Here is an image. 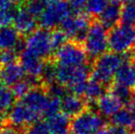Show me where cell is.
Here are the masks:
<instances>
[{
	"label": "cell",
	"instance_id": "cell-1",
	"mask_svg": "<svg viewBox=\"0 0 135 134\" xmlns=\"http://www.w3.org/2000/svg\"><path fill=\"white\" fill-rule=\"evenodd\" d=\"M92 67H61L56 65V83L62 85L72 94L83 96L88 81L90 80Z\"/></svg>",
	"mask_w": 135,
	"mask_h": 134
},
{
	"label": "cell",
	"instance_id": "cell-2",
	"mask_svg": "<svg viewBox=\"0 0 135 134\" xmlns=\"http://www.w3.org/2000/svg\"><path fill=\"white\" fill-rule=\"evenodd\" d=\"M126 60V54L121 55L114 52H105L94 60L91 77L96 79L105 87L112 86L116 72Z\"/></svg>",
	"mask_w": 135,
	"mask_h": 134
},
{
	"label": "cell",
	"instance_id": "cell-3",
	"mask_svg": "<svg viewBox=\"0 0 135 134\" xmlns=\"http://www.w3.org/2000/svg\"><path fill=\"white\" fill-rule=\"evenodd\" d=\"M98 20L92 22L83 46L91 60H96L105 54L109 49V32Z\"/></svg>",
	"mask_w": 135,
	"mask_h": 134
},
{
	"label": "cell",
	"instance_id": "cell-4",
	"mask_svg": "<svg viewBox=\"0 0 135 134\" xmlns=\"http://www.w3.org/2000/svg\"><path fill=\"white\" fill-rule=\"evenodd\" d=\"M57 66L80 67L89 64V56L82 44L68 41L57 50L52 57Z\"/></svg>",
	"mask_w": 135,
	"mask_h": 134
},
{
	"label": "cell",
	"instance_id": "cell-5",
	"mask_svg": "<svg viewBox=\"0 0 135 134\" xmlns=\"http://www.w3.org/2000/svg\"><path fill=\"white\" fill-rule=\"evenodd\" d=\"M135 27L118 24L109 31V49L112 52L125 55L134 52Z\"/></svg>",
	"mask_w": 135,
	"mask_h": 134
},
{
	"label": "cell",
	"instance_id": "cell-6",
	"mask_svg": "<svg viewBox=\"0 0 135 134\" xmlns=\"http://www.w3.org/2000/svg\"><path fill=\"white\" fill-rule=\"evenodd\" d=\"M45 9L38 17V22L46 30H54L70 16V6L65 0H45Z\"/></svg>",
	"mask_w": 135,
	"mask_h": 134
},
{
	"label": "cell",
	"instance_id": "cell-7",
	"mask_svg": "<svg viewBox=\"0 0 135 134\" xmlns=\"http://www.w3.org/2000/svg\"><path fill=\"white\" fill-rule=\"evenodd\" d=\"M105 126L103 116L92 108H88L82 113L71 119V134H97Z\"/></svg>",
	"mask_w": 135,
	"mask_h": 134
},
{
	"label": "cell",
	"instance_id": "cell-8",
	"mask_svg": "<svg viewBox=\"0 0 135 134\" xmlns=\"http://www.w3.org/2000/svg\"><path fill=\"white\" fill-rule=\"evenodd\" d=\"M41 119V116L31 109L22 100L16 103L7 113V117L4 119V124H7L16 129L25 131L34 123Z\"/></svg>",
	"mask_w": 135,
	"mask_h": 134
},
{
	"label": "cell",
	"instance_id": "cell-9",
	"mask_svg": "<svg viewBox=\"0 0 135 134\" xmlns=\"http://www.w3.org/2000/svg\"><path fill=\"white\" fill-rule=\"evenodd\" d=\"M51 31L45 28L37 29L25 40V49L33 52L42 59L47 60L53 57V47L51 44Z\"/></svg>",
	"mask_w": 135,
	"mask_h": 134
},
{
	"label": "cell",
	"instance_id": "cell-10",
	"mask_svg": "<svg viewBox=\"0 0 135 134\" xmlns=\"http://www.w3.org/2000/svg\"><path fill=\"white\" fill-rule=\"evenodd\" d=\"M91 24L92 22L89 16L77 13L65 19L60 25V29L63 31L70 41L83 45Z\"/></svg>",
	"mask_w": 135,
	"mask_h": 134
},
{
	"label": "cell",
	"instance_id": "cell-11",
	"mask_svg": "<svg viewBox=\"0 0 135 134\" xmlns=\"http://www.w3.org/2000/svg\"><path fill=\"white\" fill-rule=\"evenodd\" d=\"M19 62L25 73L29 76V78L41 81V74L45 64V59L38 57L27 49H24L22 52H20Z\"/></svg>",
	"mask_w": 135,
	"mask_h": 134
},
{
	"label": "cell",
	"instance_id": "cell-12",
	"mask_svg": "<svg viewBox=\"0 0 135 134\" xmlns=\"http://www.w3.org/2000/svg\"><path fill=\"white\" fill-rule=\"evenodd\" d=\"M49 97L47 90L44 85H38L31 90L26 97L22 99V102L26 104L31 109L37 112L38 116H44L49 104Z\"/></svg>",
	"mask_w": 135,
	"mask_h": 134
},
{
	"label": "cell",
	"instance_id": "cell-13",
	"mask_svg": "<svg viewBox=\"0 0 135 134\" xmlns=\"http://www.w3.org/2000/svg\"><path fill=\"white\" fill-rule=\"evenodd\" d=\"M132 55L133 52L126 54V60L116 72L113 84L135 90V65L132 62Z\"/></svg>",
	"mask_w": 135,
	"mask_h": 134
},
{
	"label": "cell",
	"instance_id": "cell-14",
	"mask_svg": "<svg viewBox=\"0 0 135 134\" xmlns=\"http://www.w3.org/2000/svg\"><path fill=\"white\" fill-rule=\"evenodd\" d=\"M13 25L21 36L28 37L37 30V17H35L25 7L20 8L17 10Z\"/></svg>",
	"mask_w": 135,
	"mask_h": 134
},
{
	"label": "cell",
	"instance_id": "cell-15",
	"mask_svg": "<svg viewBox=\"0 0 135 134\" xmlns=\"http://www.w3.org/2000/svg\"><path fill=\"white\" fill-rule=\"evenodd\" d=\"M95 104L97 112L105 117H112L113 114L119 112L123 106L122 102L112 92H105Z\"/></svg>",
	"mask_w": 135,
	"mask_h": 134
},
{
	"label": "cell",
	"instance_id": "cell-16",
	"mask_svg": "<svg viewBox=\"0 0 135 134\" xmlns=\"http://www.w3.org/2000/svg\"><path fill=\"white\" fill-rule=\"evenodd\" d=\"M88 108V102L82 96L67 94L61 100V111L69 117H74Z\"/></svg>",
	"mask_w": 135,
	"mask_h": 134
},
{
	"label": "cell",
	"instance_id": "cell-17",
	"mask_svg": "<svg viewBox=\"0 0 135 134\" xmlns=\"http://www.w3.org/2000/svg\"><path fill=\"white\" fill-rule=\"evenodd\" d=\"M121 8L122 6L120 2L116 0H109V5L98 18V21L107 29H113L120 22Z\"/></svg>",
	"mask_w": 135,
	"mask_h": 134
},
{
	"label": "cell",
	"instance_id": "cell-18",
	"mask_svg": "<svg viewBox=\"0 0 135 134\" xmlns=\"http://www.w3.org/2000/svg\"><path fill=\"white\" fill-rule=\"evenodd\" d=\"M20 35L14 27L0 28V50L2 49H16L22 52L25 47H22Z\"/></svg>",
	"mask_w": 135,
	"mask_h": 134
},
{
	"label": "cell",
	"instance_id": "cell-19",
	"mask_svg": "<svg viewBox=\"0 0 135 134\" xmlns=\"http://www.w3.org/2000/svg\"><path fill=\"white\" fill-rule=\"evenodd\" d=\"M25 71L19 62L0 67V83L10 87L22 81L25 76Z\"/></svg>",
	"mask_w": 135,
	"mask_h": 134
},
{
	"label": "cell",
	"instance_id": "cell-20",
	"mask_svg": "<svg viewBox=\"0 0 135 134\" xmlns=\"http://www.w3.org/2000/svg\"><path fill=\"white\" fill-rule=\"evenodd\" d=\"M47 125L51 134H68L70 133L71 119L63 112H58L57 114L50 116L46 120Z\"/></svg>",
	"mask_w": 135,
	"mask_h": 134
},
{
	"label": "cell",
	"instance_id": "cell-21",
	"mask_svg": "<svg viewBox=\"0 0 135 134\" xmlns=\"http://www.w3.org/2000/svg\"><path fill=\"white\" fill-rule=\"evenodd\" d=\"M105 93V86L91 77L88 81L82 97L89 103H96Z\"/></svg>",
	"mask_w": 135,
	"mask_h": 134
},
{
	"label": "cell",
	"instance_id": "cell-22",
	"mask_svg": "<svg viewBox=\"0 0 135 134\" xmlns=\"http://www.w3.org/2000/svg\"><path fill=\"white\" fill-rule=\"evenodd\" d=\"M15 97L9 87L0 83V118L5 116V113L10 111L14 106Z\"/></svg>",
	"mask_w": 135,
	"mask_h": 134
},
{
	"label": "cell",
	"instance_id": "cell-23",
	"mask_svg": "<svg viewBox=\"0 0 135 134\" xmlns=\"http://www.w3.org/2000/svg\"><path fill=\"white\" fill-rule=\"evenodd\" d=\"M112 124L122 128H130L133 124V117L129 108H121L119 112L110 117Z\"/></svg>",
	"mask_w": 135,
	"mask_h": 134
},
{
	"label": "cell",
	"instance_id": "cell-24",
	"mask_svg": "<svg viewBox=\"0 0 135 134\" xmlns=\"http://www.w3.org/2000/svg\"><path fill=\"white\" fill-rule=\"evenodd\" d=\"M109 0H89L85 7L86 14L89 17H100L107 6L109 5Z\"/></svg>",
	"mask_w": 135,
	"mask_h": 134
},
{
	"label": "cell",
	"instance_id": "cell-25",
	"mask_svg": "<svg viewBox=\"0 0 135 134\" xmlns=\"http://www.w3.org/2000/svg\"><path fill=\"white\" fill-rule=\"evenodd\" d=\"M110 92L113 95H115L116 97L122 102L123 104H129L135 96V90L129 89V88H126V87H123V86L116 85V84L112 85V91Z\"/></svg>",
	"mask_w": 135,
	"mask_h": 134
},
{
	"label": "cell",
	"instance_id": "cell-26",
	"mask_svg": "<svg viewBox=\"0 0 135 134\" xmlns=\"http://www.w3.org/2000/svg\"><path fill=\"white\" fill-rule=\"evenodd\" d=\"M122 25L133 26L135 25V6L131 2L124 3L121 8V15H120V23Z\"/></svg>",
	"mask_w": 135,
	"mask_h": 134
},
{
	"label": "cell",
	"instance_id": "cell-27",
	"mask_svg": "<svg viewBox=\"0 0 135 134\" xmlns=\"http://www.w3.org/2000/svg\"><path fill=\"white\" fill-rule=\"evenodd\" d=\"M18 51L16 49H2L0 50V67L18 62Z\"/></svg>",
	"mask_w": 135,
	"mask_h": 134
},
{
	"label": "cell",
	"instance_id": "cell-28",
	"mask_svg": "<svg viewBox=\"0 0 135 134\" xmlns=\"http://www.w3.org/2000/svg\"><path fill=\"white\" fill-rule=\"evenodd\" d=\"M51 44H52L53 50L56 52L60 47H62L66 42H67L68 37L67 36L63 33V31L61 29H54L51 30Z\"/></svg>",
	"mask_w": 135,
	"mask_h": 134
},
{
	"label": "cell",
	"instance_id": "cell-29",
	"mask_svg": "<svg viewBox=\"0 0 135 134\" xmlns=\"http://www.w3.org/2000/svg\"><path fill=\"white\" fill-rule=\"evenodd\" d=\"M25 8L35 17L38 18L45 9V0H28Z\"/></svg>",
	"mask_w": 135,
	"mask_h": 134
},
{
	"label": "cell",
	"instance_id": "cell-30",
	"mask_svg": "<svg viewBox=\"0 0 135 134\" xmlns=\"http://www.w3.org/2000/svg\"><path fill=\"white\" fill-rule=\"evenodd\" d=\"M60 109H61V99L50 97L49 104L46 107V109H45L44 116H45L46 118H49L50 116H55L58 112H60Z\"/></svg>",
	"mask_w": 135,
	"mask_h": 134
},
{
	"label": "cell",
	"instance_id": "cell-31",
	"mask_svg": "<svg viewBox=\"0 0 135 134\" xmlns=\"http://www.w3.org/2000/svg\"><path fill=\"white\" fill-rule=\"evenodd\" d=\"M24 134H51L46 121L38 120V122L31 125Z\"/></svg>",
	"mask_w": 135,
	"mask_h": 134
},
{
	"label": "cell",
	"instance_id": "cell-32",
	"mask_svg": "<svg viewBox=\"0 0 135 134\" xmlns=\"http://www.w3.org/2000/svg\"><path fill=\"white\" fill-rule=\"evenodd\" d=\"M97 134H135L128 128L114 126V125H105L103 129L99 131Z\"/></svg>",
	"mask_w": 135,
	"mask_h": 134
},
{
	"label": "cell",
	"instance_id": "cell-33",
	"mask_svg": "<svg viewBox=\"0 0 135 134\" xmlns=\"http://www.w3.org/2000/svg\"><path fill=\"white\" fill-rule=\"evenodd\" d=\"M89 0H68V4L72 10L76 13H80L83 9H85Z\"/></svg>",
	"mask_w": 135,
	"mask_h": 134
},
{
	"label": "cell",
	"instance_id": "cell-34",
	"mask_svg": "<svg viewBox=\"0 0 135 134\" xmlns=\"http://www.w3.org/2000/svg\"><path fill=\"white\" fill-rule=\"evenodd\" d=\"M15 8V3L12 0H0V12L7 11Z\"/></svg>",
	"mask_w": 135,
	"mask_h": 134
},
{
	"label": "cell",
	"instance_id": "cell-35",
	"mask_svg": "<svg viewBox=\"0 0 135 134\" xmlns=\"http://www.w3.org/2000/svg\"><path fill=\"white\" fill-rule=\"evenodd\" d=\"M0 134H24V132L19 129H16L14 127L7 125V124H3L2 129L0 131Z\"/></svg>",
	"mask_w": 135,
	"mask_h": 134
},
{
	"label": "cell",
	"instance_id": "cell-36",
	"mask_svg": "<svg viewBox=\"0 0 135 134\" xmlns=\"http://www.w3.org/2000/svg\"><path fill=\"white\" fill-rule=\"evenodd\" d=\"M129 106V109L132 113V117H133V124H132V129L135 131V96L133 98V100L130 102V104H128Z\"/></svg>",
	"mask_w": 135,
	"mask_h": 134
},
{
	"label": "cell",
	"instance_id": "cell-37",
	"mask_svg": "<svg viewBox=\"0 0 135 134\" xmlns=\"http://www.w3.org/2000/svg\"><path fill=\"white\" fill-rule=\"evenodd\" d=\"M12 1L15 4H20V3H22V2H24V0H12Z\"/></svg>",
	"mask_w": 135,
	"mask_h": 134
},
{
	"label": "cell",
	"instance_id": "cell-38",
	"mask_svg": "<svg viewBox=\"0 0 135 134\" xmlns=\"http://www.w3.org/2000/svg\"><path fill=\"white\" fill-rule=\"evenodd\" d=\"M116 1H118V2H120V3H121V2H124V3H127V2H129L130 0H116Z\"/></svg>",
	"mask_w": 135,
	"mask_h": 134
},
{
	"label": "cell",
	"instance_id": "cell-39",
	"mask_svg": "<svg viewBox=\"0 0 135 134\" xmlns=\"http://www.w3.org/2000/svg\"><path fill=\"white\" fill-rule=\"evenodd\" d=\"M132 62H133L135 65V51L133 52V55H132Z\"/></svg>",
	"mask_w": 135,
	"mask_h": 134
},
{
	"label": "cell",
	"instance_id": "cell-40",
	"mask_svg": "<svg viewBox=\"0 0 135 134\" xmlns=\"http://www.w3.org/2000/svg\"><path fill=\"white\" fill-rule=\"evenodd\" d=\"M129 2H131V3L133 4V5H134V6H135V0H130Z\"/></svg>",
	"mask_w": 135,
	"mask_h": 134
},
{
	"label": "cell",
	"instance_id": "cell-41",
	"mask_svg": "<svg viewBox=\"0 0 135 134\" xmlns=\"http://www.w3.org/2000/svg\"><path fill=\"white\" fill-rule=\"evenodd\" d=\"M2 126H3V125H2V123L0 122V131H1V129H2Z\"/></svg>",
	"mask_w": 135,
	"mask_h": 134
},
{
	"label": "cell",
	"instance_id": "cell-42",
	"mask_svg": "<svg viewBox=\"0 0 135 134\" xmlns=\"http://www.w3.org/2000/svg\"><path fill=\"white\" fill-rule=\"evenodd\" d=\"M68 134H71V133H68Z\"/></svg>",
	"mask_w": 135,
	"mask_h": 134
}]
</instances>
